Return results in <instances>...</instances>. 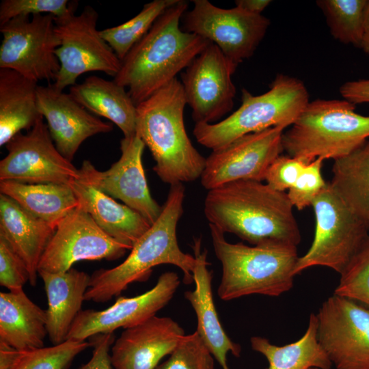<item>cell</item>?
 Wrapping results in <instances>:
<instances>
[{"instance_id": "6da1fadb", "label": "cell", "mask_w": 369, "mask_h": 369, "mask_svg": "<svg viewBox=\"0 0 369 369\" xmlns=\"http://www.w3.org/2000/svg\"><path fill=\"white\" fill-rule=\"evenodd\" d=\"M287 193L245 180L208 191L204 213L209 223L252 245L279 242L297 246L301 236Z\"/></svg>"}, {"instance_id": "7a4b0ae2", "label": "cell", "mask_w": 369, "mask_h": 369, "mask_svg": "<svg viewBox=\"0 0 369 369\" xmlns=\"http://www.w3.org/2000/svg\"><path fill=\"white\" fill-rule=\"evenodd\" d=\"M187 7L178 0L168 8L121 61L113 80L128 88L136 106L177 78L210 42L180 27Z\"/></svg>"}, {"instance_id": "3957f363", "label": "cell", "mask_w": 369, "mask_h": 369, "mask_svg": "<svg viewBox=\"0 0 369 369\" xmlns=\"http://www.w3.org/2000/svg\"><path fill=\"white\" fill-rule=\"evenodd\" d=\"M184 196L182 183L170 185L159 217L136 241L128 257L113 268L100 269L90 275L85 301L107 302L131 283L145 280L153 267L163 264L180 268L186 284L193 281L195 257L180 249L176 236Z\"/></svg>"}, {"instance_id": "277c9868", "label": "cell", "mask_w": 369, "mask_h": 369, "mask_svg": "<svg viewBox=\"0 0 369 369\" xmlns=\"http://www.w3.org/2000/svg\"><path fill=\"white\" fill-rule=\"evenodd\" d=\"M183 87L177 78L138 104L136 133L155 161L153 170L170 185L200 178L204 158L186 132Z\"/></svg>"}, {"instance_id": "5b68a950", "label": "cell", "mask_w": 369, "mask_h": 369, "mask_svg": "<svg viewBox=\"0 0 369 369\" xmlns=\"http://www.w3.org/2000/svg\"><path fill=\"white\" fill-rule=\"evenodd\" d=\"M214 251L222 267L218 296L230 301L244 296L278 297L293 286L298 260L297 246L266 242L249 246L228 242L209 223Z\"/></svg>"}, {"instance_id": "8992f818", "label": "cell", "mask_w": 369, "mask_h": 369, "mask_svg": "<svg viewBox=\"0 0 369 369\" xmlns=\"http://www.w3.org/2000/svg\"><path fill=\"white\" fill-rule=\"evenodd\" d=\"M369 139V116L343 100L309 102L290 128L283 133V149L307 163L317 158L338 159Z\"/></svg>"}, {"instance_id": "52a82bcc", "label": "cell", "mask_w": 369, "mask_h": 369, "mask_svg": "<svg viewBox=\"0 0 369 369\" xmlns=\"http://www.w3.org/2000/svg\"><path fill=\"white\" fill-rule=\"evenodd\" d=\"M240 107L226 119L213 124L197 123V141L213 151L249 133L275 126H291L308 105L309 94L297 78L279 74L268 92L258 96L242 90Z\"/></svg>"}, {"instance_id": "ba28073f", "label": "cell", "mask_w": 369, "mask_h": 369, "mask_svg": "<svg viewBox=\"0 0 369 369\" xmlns=\"http://www.w3.org/2000/svg\"><path fill=\"white\" fill-rule=\"evenodd\" d=\"M77 4L72 1L66 14L55 17V31L60 41L55 54L60 69L53 85L61 91L75 85L85 72L98 71L115 77L122 65L97 29L98 12L87 5L76 14Z\"/></svg>"}, {"instance_id": "9c48e42d", "label": "cell", "mask_w": 369, "mask_h": 369, "mask_svg": "<svg viewBox=\"0 0 369 369\" xmlns=\"http://www.w3.org/2000/svg\"><path fill=\"white\" fill-rule=\"evenodd\" d=\"M311 206L315 215L314 236L308 251L299 257L295 274L322 266L341 275L368 236L369 231L328 182Z\"/></svg>"}, {"instance_id": "30bf717a", "label": "cell", "mask_w": 369, "mask_h": 369, "mask_svg": "<svg viewBox=\"0 0 369 369\" xmlns=\"http://www.w3.org/2000/svg\"><path fill=\"white\" fill-rule=\"evenodd\" d=\"M0 68L13 70L38 82L55 81L60 64L55 54L60 41L55 16H18L0 25Z\"/></svg>"}, {"instance_id": "8fae6325", "label": "cell", "mask_w": 369, "mask_h": 369, "mask_svg": "<svg viewBox=\"0 0 369 369\" xmlns=\"http://www.w3.org/2000/svg\"><path fill=\"white\" fill-rule=\"evenodd\" d=\"M316 316L318 341L335 369H369V307L333 293Z\"/></svg>"}, {"instance_id": "7c38bea8", "label": "cell", "mask_w": 369, "mask_h": 369, "mask_svg": "<svg viewBox=\"0 0 369 369\" xmlns=\"http://www.w3.org/2000/svg\"><path fill=\"white\" fill-rule=\"evenodd\" d=\"M193 3V8L183 15V30L215 44L236 65L253 55L270 25L262 14L236 6L221 8L207 0H194Z\"/></svg>"}, {"instance_id": "4fadbf2b", "label": "cell", "mask_w": 369, "mask_h": 369, "mask_svg": "<svg viewBox=\"0 0 369 369\" xmlns=\"http://www.w3.org/2000/svg\"><path fill=\"white\" fill-rule=\"evenodd\" d=\"M43 118L5 145L8 154L0 161V181L68 184L80 178L79 169L53 144Z\"/></svg>"}, {"instance_id": "5bb4252c", "label": "cell", "mask_w": 369, "mask_h": 369, "mask_svg": "<svg viewBox=\"0 0 369 369\" xmlns=\"http://www.w3.org/2000/svg\"><path fill=\"white\" fill-rule=\"evenodd\" d=\"M284 128L275 126L245 135L213 150L200 177L207 190L238 180H264L266 172L284 151Z\"/></svg>"}, {"instance_id": "9a60e30c", "label": "cell", "mask_w": 369, "mask_h": 369, "mask_svg": "<svg viewBox=\"0 0 369 369\" xmlns=\"http://www.w3.org/2000/svg\"><path fill=\"white\" fill-rule=\"evenodd\" d=\"M237 66L210 42L182 73L186 102L195 124H213L232 109L236 87L232 77Z\"/></svg>"}, {"instance_id": "2e32d148", "label": "cell", "mask_w": 369, "mask_h": 369, "mask_svg": "<svg viewBox=\"0 0 369 369\" xmlns=\"http://www.w3.org/2000/svg\"><path fill=\"white\" fill-rule=\"evenodd\" d=\"M128 249L78 206L57 226L40 259L38 272L64 273L81 260H115Z\"/></svg>"}, {"instance_id": "e0dca14e", "label": "cell", "mask_w": 369, "mask_h": 369, "mask_svg": "<svg viewBox=\"0 0 369 369\" xmlns=\"http://www.w3.org/2000/svg\"><path fill=\"white\" fill-rule=\"evenodd\" d=\"M145 146L137 133L124 137L120 141L121 156L109 169L99 171L90 161H84L77 180L122 201L152 225L162 206L152 198L148 186L141 160Z\"/></svg>"}, {"instance_id": "ac0fdd59", "label": "cell", "mask_w": 369, "mask_h": 369, "mask_svg": "<svg viewBox=\"0 0 369 369\" xmlns=\"http://www.w3.org/2000/svg\"><path fill=\"white\" fill-rule=\"evenodd\" d=\"M176 273L161 274L154 286L143 294L120 297L103 310H81L74 321L67 340L85 341L100 333H109L119 328L137 325L156 316L174 295L180 285Z\"/></svg>"}, {"instance_id": "d6986e66", "label": "cell", "mask_w": 369, "mask_h": 369, "mask_svg": "<svg viewBox=\"0 0 369 369\" xmlns=\"http://www.w3.org/2000/svg\"><path fill=\"white\" fill-rule=\"evenodd\" d=\"M37 102L57 149L71 162L85 140L113 130L111 124L92 115L53 83L38 85Z\"/></svg>"}, {"instance_id": "ffe728a7", "label": "cell", "mask_w": 369, "mask_h": 369, "mask_svg": "<svg viewBox=\"0 0 369 369\" xmlns=\"http://www.w3.org/2000/svg\"><path fill=\"white\" fill-rule=\"evenodd\" d=\"M185 335L178 323L157 316L125 329L113 344L111 361L114 369H155Z\"/></svg>"}, {"instance_id": "44dd1931", "label": "cell", "mask_w": 369, "mask_h": 369, "mask_svg": "<svg viewBox=\"0 0 369 369\" xmlns=\"http://www.w3.org/2000/svg\"><path fill=\"white\" fill-rule=\"evenodd\" d=\"M193 247L195 257L193 280L195 288L186 291L184 297L195 312L197 320L196 331L222 369H229L228 354L230 353L238 357L241 347L230 340L219 320L212 292L213 273L208 269V251H200V238L194 239Z\"/></svg>"}, {"instance_id": "7402d4cb", "label": "cell", "mask_w": 369, "mask_h": 369, "mask_svg": "<svg viewBox=\"0 0 369 369\" xmlns=\"http://www.w3.org/2000/svg\"><path fill=\"white\" fill-rule=\"evenodd\" d=\"M55 230L13 199L1 193L0 236L24 261L31 286L36 285L40 259Z\"/></svg>"}, {"instance_id": "603a6c76", "label": "cell", "mask_w": 369, "mask_h": 369, "mask_svg": "<svg viewBox=\"0 0 369 369\" xmlns=\"http://www.w3.org/2000/svg\"><path fill=\"white\" fill-rule=\"evenodd\" d=\"M47 297L46 331L53 345L67 340L71 327L82 310L90 276L75 269L64 273L39 271Z\"/></svg>"}, {"instance_id": "cb8c5ba5", "label": "cell", "mask_w": 369, "mask_h": 369, "mask_svg": "<svg viewBox=\"0 0 369 369\" xmlns=\"http://www.w3.org/2000/svg\"><path fill=\"white\" fill-rule=\"evenodd\" d=\"M68 184L79 201V206L102 230L128 249L150 227L140 214L93 187L77 180Z\"/></svg>"}, {"instance_id": "d4e9b609", "label": "cell", "mask_w": 369, "mask_h": 369, "mask_svg": "<svg viewBox=\"0 0 369 369\" xmlns=\"http://www.w3.org/2000/svg\"><path fill=\"white\" fill-rule=\"evenodd\" d=\"M46 313L23 289L0 292V342L30 351L44 347Z\"/></svg>"}, {"instance_id": "484cf974", "label": "cell", "mask_w": 369, "mask_h": 369, "mask_svg": "<svg viewBox=\"0 0 369 369\" xmlns=\"http://www.w3.org/2000/svg\"><path fill=\"white\" fill-rule=\"evenodd\" d=\"M69 94L88 111L111 121L124 137L136 134V105L126 88L114 80L91 75L70 87Z\"/></svg>"}, {"instance_id": "4316f807", "label": "cell", "mask_w": 369, "mask_h": 369, "mask_svg": "<svg viewBox=\"0 0 369 369\" xmlns=\"http://www.w3.org/2000/svg\"><path fill=\"white\" fill-rule=\"evenodd\" d=\"M38 82L8 68H0V146L42 118L37 102Z\"/></svg>"}, {"instance_id": "83f0119b", "label": "cell", "mask_w": 369, "mask_h": 369, "mask_svg": "<svg viewBox=\"0 0 369 369\" xmlns=\"http://www.w3.org/2000/svg\"><path fill=\"white\" fill-rule=\"evenodd\" d=\"M0 191L55 230L67 215L79 206V201L68 184H29L7 180L0 182Z\"/></svg>"}, {"instance_id": "f1b7e54d", "label": "cell", "mask_w": 369, "mask_h": 369, "mask_svg": "<svg viewBox=\"0 0 369 369\" xmlns=\"http://www.w3.org/2000/svg\"><path fill=\"white\" fill-rule=\"evenodd\" d=\"M328 183L369 231V139L349 154L334 160Z\"/></svg>"}, {"instance_id": "f546056e", "label": "cell", "mask_w": 369, "mask_h": 369, "mask_svg": "<svg viewBox=\"0 0 369 369\" xmlns=\"http://www.w3.org/2000/svg\"><path fill=\"white\" fill-rule=\"evenodd\" d=\"M251 348L265 357L268 369H331L332 363L318 338V318L312 313L302 337L292 343L276 346L267 338L254 336Z\"/></svg>"}, {"instance_id": "4dcf8cb0", "label": "cell", "mask_w": 369, "mask_h": 369, "mask_svg": "<svg viewBox=\"0 0 369 369\" xmlns=\"http://www.w3.org/2000/svg\"><path fill=\"white\" fill-rule=\"evenodd\" d=\"M178 0H154L145 4L139 13L115 27L100 30L102 38L122 61L133 46L150 29L156 19Z\"/></svg>"}, {"instance_id": "1f68e13d", "label": "cell", "mask_w": 369, "mask_h": 369, "mask_svg": "<svg viewBox=\"0 0 369 369\" xmlns=\"http://www.w3.org/2000/svg\"><path fill=\"white\" fill-rule=\"evenodd\" d=\"M368 0H318L332 36L342 43L360 47Z\"/></svg>"}, {"instance_id": "d6a6232c", "label": "cell", "mask_w": 369, "mask_h": 369, "mask_svg": "<svg viewBox=\"0 0 369 369\" xmlns=\"http://www.w3.org/2000/svg\"><path fill=\"white\" fill-rule=\"evenodd\" d=\"M333 293L369 307V235L340 275Z\"/></svg>"}, {"instance_id": "836d02e7", "label": "cell", "mask_w": 369, "mask_h": 369, "mask_svg": "<svg viewBox=\"0 0 369 369\" xmlns=\"http://www.w3.org/2000/svg\"><path fill=\"white\" fill-rule=\"evenodd\" d=\"M89 346L90 342L67 340L27 351L16 369H66L74 357Z\"/></svg>"}, {"instance_id": "e575fe53", "label": "cell", "mask_w": 369, "mask_h": 369, "mask_svg": "<svg viewBox=\"0 0 369 369\" xmlns=\"http://www.w3.org/2000/svg\"><path fill=\"white\" fill-rule=\"evenodd\" d=\"M155 369H215L214 357L195 331L184 335L167 360Z\"/></svg>"}, {"instance_id": "d590c367", "label": "cell", "mask_w": 369, "mask_h": 369, "mask_svg": "<svg viewBox=\"0 0 369 369\" xmlns=\"http://www.w3.org/2000/svg\"><path fill=\"white\" fill-rule=\"evenodd\" d=\"M324 159L317 158L308 163L295 184L288 190V197L297 210L311 206L313 200L326 187L322 176Z\"/></svg>"}, {"instance_id": "8d00e7d4", "label": "cell", "mask_w": 369, "mask_h": 369, "mask_svg": "<svg viewBox=\"0 0 369 369\" xmlns=\"http://www.w3.org/2000/svg\"><path fill=\"white\" fill-rule=\"evenodd\" d=\"M70 8L67 0H2L0 3V25L18 16L52 14L60 17Z\"/></svg>"}, {"instance_id": "74e56055", "label": "cell", "mask_w": 369, "mask_h": 369, "mask_svg": "<svg viewBox=\"0 0 369 369\" xmlns=\"http://www.w3.org/2000/svg\"><path fill=\"white\" fill-rule=\"evenodd\" d=\"M29 281L26 264L8 242L0 236V285L16 291L23 289Z\"/></svg>"}, {"instance_id": "f35d334b", "label": "cell", "mask_w": 369, "mask_h": 369, "mask_svg": "<svg viewBox=\"0 0 369 369\" xmlns=\"http://www.w3.org/2000/svg\"><path fill=\"white\" fill-rule=\"evenodd\" d=\"M308 164L297 157L279 155L269 167L264 180L273 189L285 192L295 184Z\"/></svg>"}, {"instance_id": "ab89813d", "label": "cell", "mask_w": 369, "mask_h": 369, "mask_svg": "<svg viewBox=\"0 0 369 369\" xmlns=\"http://www.w3.org/2000/svg\"><path fill=\"white\" fill-rule=\"evenodd\" d=\"M90 338V343L93 347L92 358L79 369H112L109 353L115 341L114 333H100Z\"/></svg>"}, {"instance_id": "60d3db41", "label": "cell", "mask_w": 369, "mask_h": 369, "mask_svg": "<svg viewBox=\"0 0 369 369\" xmlns=\"http://www.w3.org/2000/svg\"><path fill=\"white\" fill-rule=\"evenodd\" d=\"M343 99L354 104H369V79L347 81L340 87Z\"/></svg>"}, {"instance_id": "b9f144b4", "label": "cell", "mask_w": 369, "mask_h": 369, "mask_svg": "<svg viewBox=\"0 0 369 369\" xmlns=\"http://www.w3.org/2000/svg\"><path fill=\"white\" fill-rule=\"evenodd\" d=\"M26 352L0 342V369H16Z\"/></svg>"}, {"instance_id": "7bdbcfd3", "label": "cell", "mask_w": 369, "mask_h": 369, "mask_svg": "<svg viewBox=\"0 0 369 369\" xmlns=\"http://www.w3.org/2000/svg\"><path fill=\"white\" fill-rule=\"evenodd\" d=\"M269 0H236V7L254 14H261L271 3Z\"/></svg>"}, {"instance_id": "ee69618b", "label": "cell", "mask_w": 369, "mask_h": 369, "mask_svg": "<svg viewBox=\"0 0 369 369\" xmlns=\"http://www.w3.org/2000/svg\"><path fill=\"white\" fill-rule=\"evenodd\" d=\"M360 48L369 55V0L367 1L364 22V30Z\"/></svg>"}, {"instance_id": "f6af8a7d", "label": "cell", "mask_w": 369, "mask_h": 369, "mask_svg": "<svg viewBox=\"0 0 369 369\" xmlns=\"http://www.w3.org/2000/svg\"><path fill=\"white\" fill-rule=\"evenodd\" d=\"M310 369H322V368H310Z\"/></svg>"}]
</instances>
